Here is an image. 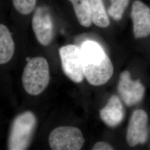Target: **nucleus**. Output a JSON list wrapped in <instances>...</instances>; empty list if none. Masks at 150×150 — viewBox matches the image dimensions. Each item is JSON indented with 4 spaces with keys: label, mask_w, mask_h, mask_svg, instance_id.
<instances>
[{
    "label": "nucleus",
    "mask_w": 150,
    "mask_h": 150,
    "mask_svg": "<svg viewBox=\"0 0 150 150\" xmlns=\"http://www.w3.org/2000/svg\"><path fill=\"white\" fill-rule=\"evenodd\" d=\"M82 69L84 77L93 86L107 83L113 73L111 61L102 47L95 41L87 40L81 47Z\"/></svg>",
    "instance_id": "f257e3e1"
},
{
    "label": "nucleus",
    "mask_w": 150,
    "mask_h": 150,
    "mask_svg": "<svg viewBox=\"0 0 150 150\" xmlns=\"http://www.w3.org/2000/svg\"><path fill=\"white\" fill-rule=\"evenodd\" d=\"M12 2L16 10L24 15L31 13L36 5V0H12Z\"/></svg>",
    "instance_id": "2eb2a0df"
},
{
    "label": "nucleus",
    "mask_w": 150,
    "mask_h": 150,
    "mask_svg": "<svg viewBox=\"0 0 150 150\" xmlns=\"http://www.w3.org/2000/svg\"><path fill=\"white\" fill-rule=\"evenodd\" d=\"M50 147L54 150H81L85 139L80 129L72 126H61L52 130L48 137Z\"/></svg>",
    "instance_id": "20e7f679"
},
{
    "label": "nucleus",
    "mask_w": 150,
    "mask_h": 150,
    "mask_svg": "<svg viewBox=\"0 0 150 150\" xmlns=\"http://www.w3.org/2000/svg\"><path fill=\"white\" fill-rule=\"evenodd\" d=\"M148 116L143 110H137L132 113L127 130L126 141L131 147L144 144L148 137Z\"/></svg>",
    "instance_id": "0eeeda50"
},
{
    "label": "nucleus",
    "mask_w": 150,
    "mask_h": 150,
    "mask_svg": "<svg viewBox=\"0 0 150 150\" xmlns=\"http://www.w3.org/2000/svg\"><path fill=\"white\" fill-rule=\"evenodd\" d=\"M145 87L139 80H132L129 71L122 72L118 84V92L123 102L131 106L140 102L145 95Z\"/></svg>",
    "instance_id": "6e6552de"
},
{
    "label": "nucleus",
    "mask_w": 150,
    "mask_h": 150,
    "mask_svg": "<svg viewBox=\"0 0 150 150\" xmlns=\"http://www.w3.org/2000/svg\"><path fill=\"white\" fill-rule=\"evenodd\" d=\"M36 123V118L32 112H25L17 116L11 126L8 149L26 150L31 142Z\"/></svg>",
    "instance_id": "7ed1b4c3"
},
{
    "label": "nucleus",
    "mask_w": 150,
    "mask_h": 150,
    "mask_svg": "<svg viewBox=\"0 0 150 150\" xmlns=\"http://www.w3.org/2000/svg\"><path fill=\"white\" fill-rule=\"evenodd\" d=\"M100 117L109 127H116L124 118V110L119 97L113 95L108 100L106 106L100 111Z\"/></svg>",
    "instance_id": "9d476101"
},
{
    "label": "nucleus",
    "mask_w": 150,
    "mask_h": 150,
    "mask_svg": "<svg viewBox=\"0 0 150 150\" xmlns=\"http://www.w3.org/2000/svg\"><path fill=\"white\" fill-rule=\"evenodd\" d=\"M49 81L50 70L46 59L37 57L28 61L22 75V84L27 93L40 95L47 87Z\"/></svg>",
    "instance_id": "f03ea898"
},
{
    "label": "nucleus",
    "mask_w": 150,
    "mask_h": 150,
    "mask_svg": "<svg viewBox=\"0 0 150 150\" xmlns=\"http://www.w3.org/2000/svg\"><path fill=\"white\" fill-rule=\"evenodd\" d=\"M89 1L93 23L98 27H108L110 24V21L102 0H89Z\"/></svg>",
    "instance_id": "ddd939ff"
},
{
    "label": "nucleus",
    "mask_w": 150,
    "mask_h": 150,
    "mask_svg": "<svg viewBox=\"0 0 150 150\" xmlns=\"http://www.w3.org/2000/svg\"><path fill=\"white\" fill-rule=\"evenodd\" d=\"M15 52V44L11 33L4 25H0V64L11 60Z\"/></svg>",
    "instance_id": "9b49d317"
},
{
    "label": "nucleus",
    "mask_w": 150,
    "mask_h": 150,
    "mask_svg": "<svg viewBox=\"0 0 150 150\" xmlns=\"http://www.w3.org/2000/svg\"><path fill=\"white\" fill-rule=\"evenodd\" d=\"M92 150H112V147L105 142H98L92 147Z\"/></svg>",
    "instance_id": "dca6fc26"
},
{
    "label": "nucleus",
    "mask_w": 150,
    "mask_h": 150,
    "mask_svg": "<svg viewBox=\"0 0 150 150\" xmlns=\"http://www.w3.org/2000/svg\"><path fill=\"white\" fill-rule=\"evenodd\" d=\"M131 17L135 38L149 36L150 35V7L143 2L135 0L132 5Z\"/></svg>",
    "instance_id": "1a4fd4ad"
},
{
    "label": "nucleus",
    "mask_w": 150,
    "mask_h": 150,
    "mask_svg": "<svg viewBox=\"0 0 150 150\" xmlns=\"http://www.w3.org/2000/svg\"><path fill=\"white\" fill-rule=\"evenodd\" d=\"M32 26L38 42L43 46H48L52 40L54 26L46 7L40 6L36 10L32 17Z\"/></svg>",
    "instance_id": "423d86ee"
},
{
    "label": "nucleus",
    "mask_w": 150,
    "mask_h": 150,
    "mask_svg": "<svg viewBox=\"0 0 150 150\" xmlns=\"http://www.w3.org/2000/svg\"><path fill=\"white\" fill-rule=\"evenodd\" d=\"M111 6L108 10V13L115 21L122 19L124 12L129 6V0H110Z\"/></svg>",
    "instance_id": "4468645a"
},
{
    "label": "nucleus",
    "mask_w": 150,
    "mask_h": 150,
    "mask_svg": "<svg viewBox=\"0 0 150 150\" xmlns=\"http://www.w3.org/2000/svg\"><path fill=\"white\" fill-rule=\"evenodd\" d=\"M72 4L75 15L81 25L90 27L93 23L89 0H69Z\"/></svg>",
    "instance_id": "f8f14e48"
},
{
    "label": "nucleus",
    "mask_w": 150,
    "mask_h": 150,
    "mask_svg": "<svg viewBox=\"0 0 150 150\" xmlns=\"http://www.w3.org/2000/svg\"><path fill=\"white\" fill-rule=\"evenodd\" d=\"M59 53L64 74L76 83L81 82L84 76L81 48L76 45H68L60 48Z\"/></svg>",
    "instance_id": "39448f33"
}]
</instances>
